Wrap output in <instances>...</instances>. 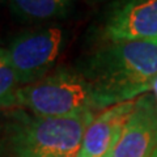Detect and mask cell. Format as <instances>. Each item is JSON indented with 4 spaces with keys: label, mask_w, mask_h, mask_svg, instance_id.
Segmentation results:
<instances>
[{
    "label": "cell",
    "mask_w": 157,
    "mask_h": 157,
    "mask_svg": "<svg viewBox=\"0 0 157 157\" xmlns=\"http://www.w3.org/2000/svg\"><path fill=\"white\" fill-rule=\"evenodd\" d=\"M149 93L156 98V101H157V76H156V78L153 80V82H152V86H151Z\"/></svg>",
    "instance_id": "cell-10"
},
{
    "label": "cell",
    "mask_w": 157,
    "mask_h": 157,
    "mask_svg": "<svg viewBox=\"0 0 157 157\" xmlns=\"http://www.w3.org/2000/svg\"><path fill=\"white\" fill-rule=\"evenodd\" d=\"M100 43L157 41V0H117L98 26Z\"/></svg>",
    "instance_id": "cell-5"
},
{
    "label": "cell",
    "mask_w": 157,
    "mask_h": 157,
    "mask_svg": "<svg viewBox=\"0 0 157 157\" xmlns=\"http://www.w3.org/2000/svg\"><path fill=\"white\" fill-rule=\"evenodd\" d=\"M0 3H2V0H0Z\"/></svg>",
    "instance_id": "cell-14"
},
{
    "label": "cell",
    "mask_w": 157,
    "mask_h": 157,
    "mask_svg": "<svg viewBox=\"0 0 157 157\" xmlns=\"http://www.w3.org/2000/svg\"><path fill=\"white\" fill-rule=\"evenodd\" d=\"M20 88L21 84L9 62L6 48L0 46V110L17 107V92Z\"/></svg>",
    "instance_id": "cell-9"
},
{
    "label": "cell",
    "mask_w": 157,
    "mask_h": 157,
    "mask_svg": "<svg viewBox=\"0 0 157 157\" xmlns=\"http://www.w3.org/2000/svg\"><path fill=\"white\" fill-rule=\"evenodd\" d=\"M152 157H157V149L155 151V153H153V156H152Z\"/></svg>",
    "instance_id": "cell-13"
},
{
    "label": "cell",
    "mask_w": 157,
    "mask_h": 157,
    "mask_svg": "<svg viewBox=\"0 0 157 157\" xmlns=\"http://www.w3.org/2000/svg\"><path fill=\"white\" fill-rule=\"evenodd\" d=\"M13 157H37V156H30V155H12Z\"/></svg>",
    "instance_id": "cell-11"
},
{
    "label": "cell",
    "mask_w": 157,
    "mask_h": 157,
    "mask_svg": "<svg viewBox=\"0 0 157 157\" xmlns=\"http://www.w3.org/2000/svg\"><path fill=\"white\" fill-rule=\"evenodd\" d=\"M12 16L25 24L47 22L67 17L72 0H8Z\"/></svg>",
    "instance_id": "cell-8"
},
{
    "label": "cell",
    "mask_w": 157,
    "mask_h": 157,
    "mask_svg": "<svg viewBox=\"0 0 157 157\" xmlns=\"http://www.w3.org/2000/svg\"><path fill=\"white\" fill-rule=\"evenodd\" d=\"M135 107V100L101 110L93 118L82 139L81 157H105L113 153L126 122Z\"/></svg>",
    "instance_id": "cell-7"
},
{
    "label": "cell",
    "mask_w": 157,
    "mask_h": 157,
    "mask_svg": "<svg viewBox=\"0 0 157 157\" xmlns=\"http://www.w3.org/2000/svg\"><path fill=\"white\" fill-rule=\"evenodd\" d=\"M17 107L42 117L63 118L98 111L93 89L77 70L59 66L17 92Z\"/></svg>",
    "instance_id": "cell-3"
},
{
    "label": "cell",
    "mask_w": 157,
    "mask_h": 157,
    "mask_svg": "<svg viewBox=\"0 0 157 157\" xmlns=\"http://www.w3.org/2000/svg\"><path fill=\"white\" fill-rule=\"evenodd\" d=\"M157 149V101L151 93L137 97L113 157H152Z\"/></svg>",
    "instance_id": "cell-6"
},
{
    "label": "cell",
    "mask_w": 157,
    "mask_h": 157,
    "mask_svg": "<svg viewBox=\"0 0 157 157\" xmlns=\"http://www.w3.org/2000/svg\"><path fill=\"white\" fill-rule=\"evenodd\" d=\"M64 45L60 28H33L16 34L4 47L17 73L21 86L32 84L48 75Z\"/></svg>",
    "instance_id": "cell-4"
},
{
    "label": "cell",
    "mask_w": 157,
    "mask_h": 157,
    "mask_svg": "<svg viewBox=\"0 0 157 157\" xmlns=\"http://www.w3.org/2000/svg\"><path fill=\"white\" fill-rule=\"evenodd\" d=\"M98 110L149 93L157 76V41L100 43L80 68Z\"/></svg>",
    "instance_id": "cell-1"
},
{
    "label": "cell",
    "mask_w": 157,
    "mask_h": 157,
    "mask_svg": "<svg viewBox=\"0 0 157 157\" xmlns=\"http://www.w3.org/2000/svg\"><path fill=\"white\" fill-rule=\"evenodd\" d=\"M96 113L73 117H42L22 107L11 109L0 123L2 143L12 155L77 157L85 131Z\"/></svg>",
    "instance_id": "cell-2"
},
{
    "label": "cell",
    "mask_w": 157,
    "mask_h": 157,
    "mask_svg": "<svg viewBox=\"0 0 157 157\" xmlns=\"http://www.w3.org/2000/svg\"><path fill=\"white\" fill-rule=\"evenodd\" d=\"M77 157H81V156H77ZM105 157H113V153H110V155H107V156H105Z\"/></svg>",
    "instance_id": "cell-12"
}]
</instances>
